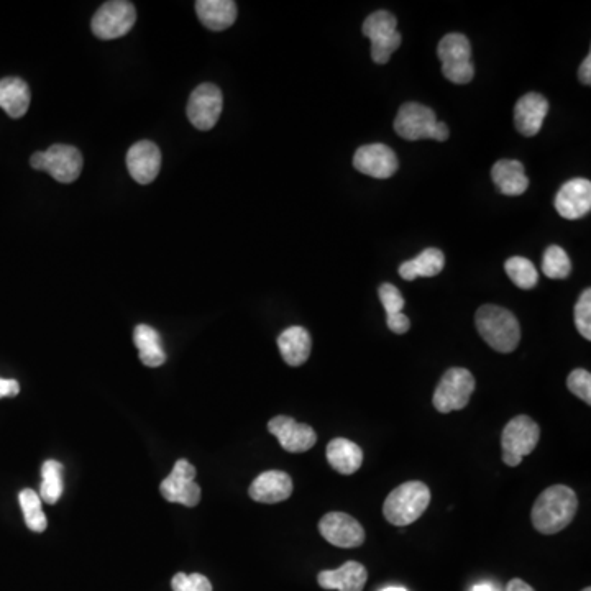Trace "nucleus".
<instances>
[{
    "label": "nucleus",
    "instance_id": "obj_1",
    "mask_svg": "<svg viewBox=\"0 0 591 591\" xmlns=\"http://www.w3.org/2000/svg\"><path fill=\"white\" fill-rule=\"evenodd\" d=\"M578 509V498L569 486L554 485L542 491L532 508V526L537 532L554 536L572 524Z\"/></svg>",
    "mask_w": 591,
    "mask_h": 591
},
{
    "label": "nucleus",
    "instance_id": "obj_2",
    "mask_svg": "<svg viewBox=\"0 0 591 591\" xmlns=\"http://www.w3.org/2000/svg\"><path fill=\"white\" fill-rule=\"evenodd\" d=\"M478 334L491 349L500 353H511L521 342V327L513 312L504 307L486 304L475 316Z\"/></svg>",
    "mask_w": 591,
    "mask_h": 591
},
{
    "label": "nucleus",
    "instance_id": "obj_3",
    "mask_svg": "<svg viewBox=\"0 0 591 591\" xmlns=\"http://www.w3.org/2000/svg\"><path fill=\"white\" fill-rule=\"evenodd\" d=\"M429 503L431 490L426 483L406 482L388 495L383 504V514L393 526H409L426 513Z\"/></svg>",
    "mask_w": 591,
    "mask_h": 591
},
{
    "label": "nucleus",
    "instance_id": "obj_4",
    "mask_svg": "<svg viewBox=\"0 0 591 591\" xmlns=\"http://www.w3.org/2000/svg\"><path fill=\"white\" fill-rule=\"evenodd\" d=\"M394 130L399 137L409 142L427 138L445 142L450 135L449 127L437 120L436 112L417 102H408L399 107L398 115L394 119Z\"/></svg>",
    "mask_w": 591,
    "mask_h": 591
},
{
    "label": "nucleus",
    "instance_id": "obj_5",
    "mask_svg": "<svg viewBox=\"0 0 591 591\" xmlns=\"http://www.w3.org/2000/svg\"><path fill=\"white\" fill-rule=\"evenodd\" d=\"M541 439V427L526 414H519L504 426L501 436L503 462L518 467L526 455L532 454Z\"/></svg>",
    "mask_w": 591,
    "mask_h": 591
},
{
    "label": "nucleus",
    "instance_id": "obj_6",
    "mask_svg": "<svg viewBox=\"0 0 591 591\" xmlns=\"http://www.w3.org/2000/svg\"><path fill=\"white\" fill-rule=\"evenodd\" d=\"M437 55L442 61V73L454 84H468L475 76L472 63V46L462 33L445 35L437 46Z\"/></svg>",
    "mask_w": 591,
    "mask_h": 591
},
{
    "label": "nucleus",
    "instance_id": "obj_7",
    "mask_svg": "<svg viewBox=\"0 0 591 591\" xmlns=\"http://www.w3.org/2000/svg\"><path fill=\"white\" fill-rule=\"evenodd\" d=\"M475 386V376L468 372L467 368H450L440 378L439 385L434 391V408L442 414L467 408Z\"/></svg>",
    "mask_w": 591,
    "mask_h": 591
},
{
    "label": "nucleus",
    "instance_id": "obj_8",
    "mask_svg": "<svg viewBox=\"0 0 591 591\" xmlns=\"http://www.w3.org/2000/svg\"><path fill=\"white\" fill-rule=\"evenodd\" d=\"M83 155L71 145H53L46 152H38L30 158V165L38 171H46L60 183H74L83 171Z\"/></svg>",
    "mask_w": 591,
    "mask_h": 591
},
{
    "label": "nucleus",
    "instance_id": "obj_9",
    "mask_svg": "<svg viewBox=\"0 0 591 591\" xmlns=\"http://www.w3.org/2000/svg\"><path fill=\"white\" fill-rule=\"evenodd\" d=\"M362 32L372 42V60L376 65H386L403 40L398 32V20L386 10L368 15L363 22Z\"/></svg>",
    "mask_w": 591,
    "mask_h": 591
},
{
    "label": "nucleus",
    "instance_id": "obj_10",
    "mask_svg": "<svg viewBox=\"0 0 591 591\" xmlns=\"http://www.w3.org/2000/svg\"><path fill=\"white\" fill-rule=\"evenodd\" d=\"M137 22V10L132 2L112 0L102 5L92 17V33L101 40L124 37Z\"/></svg>",
    "mask_w": 591,
    "mask_h": 591
},
{
    "label": "nucleus",
    "instance_id": "obj_11",
    "mask_svg": "<svg viewBox=\"0 0 591 591\" xmlns=\"http://www.w3.org/2000/svg\"><path fill=\"white\" fill-rule=\"evenodd\" d=\"M222 107H224V97L214 84L206 83L197 86L193 94L189 97L188 102V119L197 130L214 129V125L219 122L220 114H222Z\"/></svg>",
    "mask_w": 591,
    "mask_h": 591
},
{
    "label": "nucleus",
    "instance_id": "obj_12",
    "mask_svg": "<svg viewBox=\"0 0 591 591\" xmlns=\"http://www.w3.org/2000/svg\"><path fill=\"white\" fill-rule=\"evenodd\" d=\"M196 468L188 460H178L170 477H166L160 485L161 495L171 503L184 504L194 508L201 501V486L194 482Z\"/></svg>",
    "mask_w": 591,
    "mask_h": 591
},
{
    "label": "nucleus",
    "instance_id": "obj_13",
    "mask_svg": "<svg viewBox=\"0 0 591 591\" xmlns=\"http://www.w3.org/2000/svg\"><path fill=\"white\" fill-rule=\"evenodd\" d=\"M319 532L332 546L355 549L365 542V529L347 513H329L319 521Z\"/></svg>",
    "mask_w": 591,
    "mask_h": 591
},
{
    "label": "nucleus",
    "instance_id": "obj_14",
    "mask_svg": "<svg viewBox=\"0 0 591 591\" xmlns=\"http://www.w3.org/2000/svg\"><path fill=\"white\" fill-rule=\"evenodd\" d=\"M353 166L362 175L375 179H388L398 171L399 161L396 153L383 143H372L358 148L353 155Z\"/></svg>",
    "mask_w": 591,
    "mask_h": 591
},
{
    "label": "nucleus",
    "instance_id": "obj_15",
    "mask_svg": "<svg viewBox=\"0 0 591 591\" xmlns=\"http://www.w3.org/2000/svg\"><path fill=\"white\" fill-rule=\"evenodd\" d=\"M268 431L278 439L289 454H304L317 442V434L311 426L294 421L293 417L276 416L268 422Z\"/></svg>",
    "mask_w": 591,
    "mask_h": 591
},
{
    "label": "nucleus",
    "instance_id": "obj_16",
    "mask_svg": "<svg viewBox=\"0 0 591 591\" xmlns=\"http://www.w3.org/2000/svg\"><path fill=\"white\" fill-rule=\"evenodd\" d=\"M555 211L569 220L582 219L591 211V183L585 178H573L555 196Z\"/></svg>",
    "mask_w": 591,
    "mask_h": 591
},
{
    "label": "nucleus",
    "instance_id": "obj_17",
    "mask_svg": "<svg viewBox=\"0 0 591 591\" xmlns=\"http://www.w3.org/2000/svg\"><path fill=\"white\" fill-rule=\"evenodd\" d=\"M127 168L137 183H153L161 170V152L158 145L150 140H142L132 145L127 153Z\"/></svg>",
    "mask_w": 591,
    "mask_h": 591
},
{
    "label": "nucleus",
    "instance_id": "obj_18",
    "mask_svg": "<svg viewBox=\"0 0 591 591\" xmlns=\"http://www.w3.org/2000/svg\"><path fill=\"white\" fill-rule=\"evenodd\" d=\"M549 112V102L546 97L529 92L521 97L514 107V125L524 137H536L541 132L542 124Z\"/></svg>",
    "mask_w": 591,
    "mask_h": 591
},
{
    "label": "nucleus",
    "instance_id": "obj_19",
    "mask_svg": "<svg viewBox=\"0 0 591 591\" xmlns=\"http://www.w3.org/2000/svg\"><path fill=\"white\" fill-rule=\"evenodd\" d=\"M248 495L257 503H281L293 495V480L286 472L270 470L253 480Z\"/></svg>",
    "mask_w": 591,
    "mask_h": 591
},
{
    "label": "nucleus",
    "instance_id": "obj_20",
    "mask_svg": "<svg viewBox=\"0 0 591 591\" xmlns=\"http://www.w3.org/2000/svg\"><path fill=\"white\" fill-rule=\"evenodd\" d=\"M367 580V569L355 560H349L337 570H324L317 577L319 587L339 591H363Z\"/></svg>",
    "mask_w": 591,
    "mask_h": 591
},
{
    "label": "nucleus",
    "instance_id": "obj_21",
    "mask_svg": "<svg viewBox=\"0 0 591 591\" xmlns=\"http://www.w3.org/2000/svg\"><path fill=\"white\" fill-rule=\"evenodd\" d=\"M197 17L212 32H222L237 20V4L234 0H197Z\"/></svg>",
    "mask_w": 591,
    "mask_h": 591
},
{
    "label": "nucleus",
    "instance_id": "obj_22",
    "mask_svg": "<svg viewBox=\"0 0 591 591\" xmlns=\"http://www.w3.org/2000/svg\"><path fill=\"white\" fill-rule=\"evenodd\" d=\"M278 349L289 367H301L311 357V335L304 327H288L278 337Z\"/></svg>",
    "mask_w": 591,
    "mask_h": 591
},
{
    "label": "nucleus",
    "instance_id": "obj_23",
    "mask_svg": "<svg viewBox=\"0 0 591 591\" xmlns=\"http://www.w3.org/2000/svg\"><path fill=\"white\" fill-rule=\"evenodd\" d=\"M491 178L504 196H521L529 188V178L521 161L500 160L491 168Z\"/></svg>",
    "mask_w": 591,
    "mask_h": 591
},
{
    "label": "nucleus",
    "instance_id": "obj_24",
    "mask_svg": "<svg viewBox=\"0 0 591 591\" xmlns=\"http://www.w3.org/2000/svg\"><path fill=\"white\" fill-rule=\"evenodd\" d=\"M326 454L330 467L342 475H353L362 468V449L352 440L342 439V437L330 440Z\"/></svg>",
    "mask_w": 591,
    "mask_h": 591
},
{
    "label": "nucleus",
    "instance_id": "obj_25",
    "mask_svg": "<svg viewBox=\"0 0 591 591\" xmlns=\"http://www.w3.org/2000/svg\"><path fill=\"white\" fill-rule=\"evenodd\" d=\"M30 101L32 94L23 79H0V109H4L12 119H20L27 114Z\"/></svg>",
    "mask_w": 591,
    "mask_h": 591
},
{
    "label": "nucleus",
    "instance_id": "obj_26",
    "mask_svg": "<svg viewBox=\"0 0 591 591\" xmlns=\"http://www.w3.org/2000/svg\"><path fill=\"white\" fill-rule=\"evenodd\" d=\"M381 304L386 311V324L394 334H406L411 329V321L406 314H403L404 298L396 286L385 283L378 289Z\"/></svg>",
    "mask_w": 591,
    "mask_h": 591
},
{
    "label": "nucleus",
    "instance_id": "obj_27",
    "mask_svg": "<svg viewBox=\"0 0 591 591\" xmlns=\"http://www.w3.org/2000/svg\"><path fill=\"white\" fill-rule=\"evenodd\" d=\"M445 257L439 248H427L419 257L408 260L399 266V276L406 281H414L417 278H432L440 275L444 270Z\"/></svg>",
    "mask_w": 591,
    "mask_h": 591
},
{
    "label": "nucleus",
    "instance_id": "obj_28",
    "mask_svg": "<svg viewBox=\"0 0 591 591\" xmlns=\"http://www.w3.org/2000/svg\"><path fill=\"white\" fill-rule=\"evenodd\" d=\"M133 342L137 345L140 360L145 367H161L166 362V353L161 347L160 334L147 324H140L133 330Z\"/></svg>",
    "mask_w": 591,
    "mask_h": 591
},
{
    "label": "nucleus",
    "instance_id": "obj_29",
    "mask_svg": "<svg viewBox=\"0 0 591 591\" xmlns=\"http://www.w3.org/2000/svg\"><path fill=\"white\" fill-rule=\"evenodd\" d=\"M42 488L40 500L46 504H56L60 501L65 483H63V465L56 460H46L42 467Z\"/></svg>",
    "mask_w": 591,
    "mask_h": 591
},
{
    "label": "nucleus",
    "instance_id": "obj_30",
    "mask_svg": "<svg viewBox=\"0 0 591 591\" xmlns=\"http://www.w3.org/2000/svg\"><path fill=\"white\" fill-rule=\"evenodd\" d=\"M19 501L28 529L33 532L46 531L48 521H46L45 513H43L40 495L33 490H23L19 495Z\"/></svg>",
    "mask_w": 591,
    "mask_h": 591
},
{
    "label": "nucleus",
    "instance_id": "obj_31",
    "mask_svg": "<svg viewBox=\"0 0 591 591\" xmlns=\"http://www.w3.org/2000/svg\"><path fill=\"white\" fill-rule=\"evenodd\" d=\"M504 270H506L509 280L513 281L518 288H536L539 273H537L536 266L532 265L531 260L524 257H511L508 262L504 263Z\"/></svg>",
    "mask_w": 591,
    "mask_h": 591
},
{
    "label": "nucleus",
    "instance_id": "obj_32",
    "mask_svg": "<svg viewBox=\"0 0 591 591\" xmlns=\"http://www.w3.org/2000/svg\"><path fill=\"white\" fill-rule=\"evenodd\" d=\"M542 271L550 280H565L572 271V262L564 248L559 245H550L544 253Z\"/></svg>",
    "mask_w": 591,
    "mask_h": 591
},
{
    "label": "nucleus",
    "instance_id": "obj_33",
    "mask_svg": "<svg viewBox=\"0 0 591 591\" xmlns=\"http://www.w3.org/2000/svg\"><path fill=\"white\" fill-rule=\"evenodd\" d=\"M575 326L582 337L591 340V289H585L575 304Z\"/></svg>",
    "mask_w": 591,
    "mask_h": 591
},
{
    "label": "nucleus",
    "instance_id": "obj_34",
    "mask_svg": "<svg viewBox=\"0 0 591 591\" xmlns=\"http://www.w3.org/2000/svg\"><path fill=\"white\" fill-rule=\"evenodd\" d=\"M171 588L173 591H212L209 578L201 573H176L171 580Z\"/></svg>",
    "mask_w": 591,
    "mask_h": 591
},
{
    "label": "nucleus",
    "instance_id": "obj_35",
    "mask_svg": "<svg viewBox=\"0 0 591 591\" xmlns=\"http://www.w3.org/2000/svg\"><path fill=\"white\" fill-rule=\"evenodd\" d=\"M567 388L570 393L582 399L590 406L591 404V375L583 368H577L567 378Z\"/></svg>",
    "mask_w": 591,
    "mask_h": 591
},
{
    "label": "nucleus",
    "instance_id": "obj_36",
    "mask_svg": "<svg viewBox=\"0 0 591 591\" xmlns=\"http://www.w3.org/2000/svg\"><path fill=\"white\" fill-rule=\"evenodd\" d=\"M19 393V381L5 380V378H0V398H7V396H17Z\"/></svg>",
    "mask_w": 591,
    "mask_h": 591
},
{
    "label": "nucleus",
    "instance_id": "obj_37",
    "mask_svg": "<svg viewBox=\"0 0 591 591\" xmlns=\"http://www.w3.org/2000/svg\"><path fill=\"white\" fill-rule=\"evenodd\" d=\"M578 78L582 81V84L585 86H590L591 84V55H588L585 60H583L582 66H580V71H578Z\"/></svg>",
    "mask_w": 591,
    "mask_h": 591
},
{
    "label": "nucleus",
    "instance_id": "obj_38",
    "mask_svg": "<svg viewBox=\"0 0 591 591\" xmlns=\"http://www.w3.org/2000/svg\"><path fill=\"white\" fill-rule=\"evenodd\" d=\"M506 591H534V588L531 585H527L524 580H519V578H513L511 582L508 583V587H506Z\"/></svg>",
    "mask_w": 591,
    "mask_h": 591
},
{
    "label": "nucleus",
    "instance_id": "obj_39",
    "mask_svg": "<svg viewBox=\"0 0 591 591\" xmlns=\"http://www.w3.org/2000/svg\"><path fill=\"white\" fill-rule=\"evenodd\" d=\"M472 591H498V590H496V588L493 587V585H490V583H480V585H475V587L472 588Z\"/></svg>",
    "mask_w": 591,
    "mask_h": 591
},
{
    "label": "nucleus",
    "instance_id": "obj_40",
    "mask_svg": "<svg viewBox=\"0 0 591 591\" xmlns=\"http://www.w3.org/2000/svg\"><path fill=\"white\" fill-rule=\"evenodd\" d=\"M381 591H408V590H404V588H399V587H391V588H385V590H381Z\"/></svg>",
    "mask_w": 591,
    "mask_h": 591
},
{
    "label": "nucleus",
    "instance_id": "obj_41",
    "mask_svg": "<svg viewBox=\"0 0 591 591\" xmlns=\"http://www.w3.org/2000/svg\"><path fill=\"white\" fill-rule=\"evenodd\" d=\"M582 591H591V588H590V587L583 588V590H582Z\"/></svg>",
    "mask_w": 591,
    "mask_h": 591
}]
</instances>
